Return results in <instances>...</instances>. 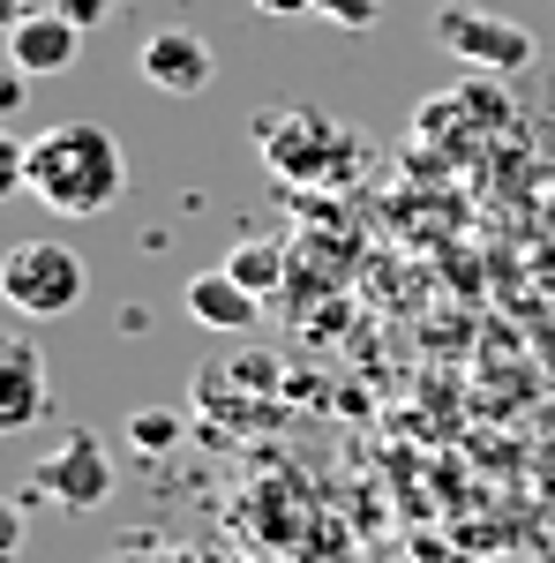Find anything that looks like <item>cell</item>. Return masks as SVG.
<instances>
[{
  "instance_id": "52a82bcc",
  "label": "cell",
  "mask_w": 555,
  "mask_h": 563,
  "mask_svg": "<svg viewBox=\"0 0 555 563\" xmlns=\"http://www.w3.org/2000/svg\"><path fill=\"white\" fill-rule=\"evenodd\" d=\"M31 421H45V361L23 331L0 323V435H23Z\"/></svg>"
},
{
  "instance_id": "8992f818",
  "label": "cell",
  "mask_w": 555,
  "mask_h": 563,
  "mask_svg": "<svg viewBox=\"0 0 555 563\" xmlns=\"http://www.w3.org/2000/svg\"><path fill=\"white\" fill-rule=\"evenodd\" d=\"M135 68H143V84L151 90H166V98H196V90H211L218 76V53L203 31H151L143 38V53H135Z\"/></svg>"
},
{
  "instance_id": "277c9868",
  "label": "cell",
  "mask_w": 555,
  "mask_h": 563,
  "mask_svg": "<svg viewBox=\"0 0 555 563\" xmlns=\"http://www.w3.org/2000/svg\"><path fill=\"white\" fill-rule=\"evenodd\" d=\"M263 151H270V174L278 180H323V174H345L353 135L331 129L323 113H286L278 129L263 135Z\"/></svg>"
},
{
  "instance_id": "7c38bea8",
  "label": "cell",
  "mask_w": 555,
  "mask_h": 563,
  "mask_svg": "<svg viewBox=\"0 0 555 563\" xmlns=\"http://www.w3.org/2000/svg\"><path fill=\"white\" fill-rule=\"evenodd\" d=\"M173 435H180V421H173V413H135V421H129V443H135V451H173Z\"/></svg>"
},
{
  "instance_id": "8fae6325",
  "label": "cell",
  "mask_w": 555,
  "mask_h": 563,
  "mask_svg": "<svg viewBox=\"0 0 555 563\" xmlns=\"http://www.w3.org/2000/svg\"><path fill=\"white\" fill-rule=\"evenodd\" d=\"M315 15H331L338 31H376L384 23V0H315Z\"/></svg>"
},
{
  "instance_id": "4fadbf2b",
  "label": "cell",
  "mask_w": 555,
  "mask_h": 563,
  "mask_svg": "<svg viewBox=\"0 0 555 563\" xmlns=\"http://www.w3.org/2000/svg\"><path fill=\"white\" fill-rule=\"evenodd\" d=\"M23 166H31V143H15V135L0 129V203L23 196Z\"/></svg>"
},
{
  "instance_id": "3957f363",
  "label": "cell",
  "mask_w": 555,
  "mask_h": 563,
  "mask_svg": "<svg viewBox=\"0 0 555 563\" xmlns=\"http://www.w3.org/2000/svg\"><path fill=\"white\" fill-rule=\"evenodd\" d=\"M38 496H53L60 511H98V504L113 496V459H106V443L90 429L60 435V443L45 451V466H38Z\"/></svg>"
},
{
  "instance_id": "7a4b0ae2",
  "label": "cell",
  "mask_w": 555,
  "mask_h": 563,
  "mask_svg": "<svg viewBox=\"0 0 555 563\" xmlns=\"http://www.w3.org/2000/svg\"><path fill=\"white\" fill-rule=\"evenodd\" d=\"M84 286H90V271L68 241H15L0 256V301L15 316H68L84 301Z\"/></svg>"
},
{
  "instance_id": "9a60e30c",
  "label": "cell",
  "mask_w": 555,
  "mask_h": 563,
  "mask_svg": "<svg viewBox=\"0 0 555 563\" xmlns=\"http://www.w3.org/2000/svg\"><path fill=\"white\" fill-rule=\"evenodd\" d=\"M23 90H31V76H23V68H15V60L0 53V121H8V113L23 106Z\"/></svg>"
},
{
  "instance_id": "ba28073f",
  "label": "cell",
  "mask_w": 555,
  "mask_h": 563,
  "mask_svg": "<svg viewBox=\"0 0 555 563\" xmlns=\"http://www.w3.org/2000/svg\"><path fill=\"white\" fill-rule=\"evenodd\" d=\"M76 45H84V31H76L60 8H31V15L8 31V60L38 84V76H68V68H76Z\"/></svg>"
},
{
  "instance_id": "e0dca14e",
  "label": "cell",
  "mask_w": 555,
  "mask_h": 563,
  "mask_svg": "<svg viewBox=\"0 0 555 563\" xmlns=\"http://www.w3.org/2000/svg\"><path fill=\"white\" fill-rule=\"evenodd\" d=\"M256 15H315V0H256Z\"/></svg>"
},
{
  "instance_id": "ac0fdd59",
  "label": "cell",
  "mask_w": 555,
  "mask_h": 563,
  "mask_svg": "<svg viewBox=\"0 0 555 563\" xmlns=\"http://www.w3.org/2000/svg\"><path fill=\"white\" fill-rule=\"evenodd\" d=\"M31 8H38V0H0V31H15V23H23Z\"/></svg>"
},
{
  "instance_id": "5b68a950",
  "label": "cell",
  "mask_w": 555,
  "mask_h": 563,
  "mask_svg": "<svg viewBox=\"0 0 555 563\" xmlns=\"http://www.w3.org/2000/svg\"><path fill=\"white\" fill-rule=\"evenodd\" d=\"M435 38L451 45L466 68H488V76H511V68H533V31H518V23H496V15H458V8H443L435 15Z\"/></svg>"
},
{
  "instance_id": "6da1fadb",
  "label": "cell",
  "mask_w": 555,
  "mask_h": 563,
  "mask_svg": "<svg viewBox=\"0 0 555 563\" xmlns=\"http://www.w3.org/2000/svg\"><path fill=\"white\" fill-rule=\"evenodd\" d=\"M129 188V151L106 121H53L31 135L23 196H38L53 218H106Z\"/></svg>"
},
{
  "instance_id": "ffe728a7",
  "label": "cell",
  "mask_w": 555,
  "mask_h": 563,
  "mask_svg": "<svg viewBox=\"0 0 555 563\" xmlns=\"http://www.w3.org/2000/svg\"><path fill=\"white\" fill-rule=\"evenodd\" d=\"M548 563H555V549H548Z\"/></svg>"
},
{
  "instance_id": "d6986e66",
  "label": "cell",
  "mask_w": 555,
  "mask_h": 563,
  "mask_svg": "<svg viewBox=\"0 0 555 563\" xmlns=\"http://www.w3.org/2000/svg\"><path fill=\"white\" fill-rule=\"evenodd\" d=\"M173 563H211V556H173Z\"/></svg>"
},
{
  "instance_id": "9c48e42d",
  "label": "cell",
  "mask_w": 555,
  "mask_h": 563,
  "mask_svg": "<svg viewBox=\"0 0 555 563\" xmlns=\"http://www.w3.org/2000/svg\"><path fill=\"white\" fill-rule=\"evenodd\" d=\"M256 308L263 301L241 286V278H233V271H225V263L188 278V316H196L203 331H248V323H256Z\"/></svg>"
},
{
  "instance_id": "2e32d148",
  "label": "cell",
  "mask_w": 555,
  "mask_h": 563,
  "mask_svg": "<svg viewBox=\"0 0 555 563\" xmlns=\"http://www.w3.org/2000/svg\"><path fill=\"white\" fill-rule=\"evenodd\" d=\"M15 556H23V511L0 504V563H15Z\"/></svg>"
},
{
  "instance_id": "5bb4252c",
  "label": "cell",
  "mask_w": 555,
  "mask_h": 563,
  "mask_svg": "<svg viewBox=\"0 0 555 563\" xmlns=\"http://www.w3.org/2000/svg\"><path fill=\"white\" fill-rule=\"evenodd\" d=\"M45 8H60V15H68V23H76V31H106V23H113V8H121V0H45Z\"/></svg>"
},
{
  "instance_id": "30bf717a",
  "label": "cell",
  "mask_w": 555,
  "mask_h": 563,
  "mask_svg": "<svg viewBox=\"0 0 555 563\" xmlns=\"http://www.w3.org/2000/svg\"><path fill=\"white\" fill-rule=\"evenodd\" d=\"M225 271L263 301V294L286 286V249H278V241H233V249H225Z\"/></svg>"
}]
</instances>
